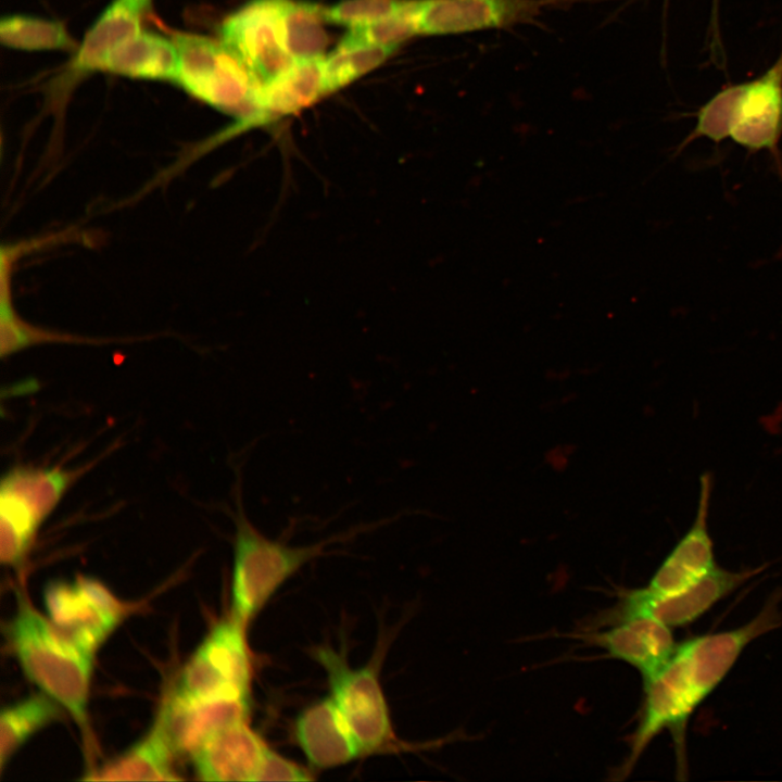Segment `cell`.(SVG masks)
<instances>
[{"label": "cell", "instance_id": "17", "mask_svg": "<svg viewBox=\"0 0 782 782\" xmlns=\"http://www.w3.org/2000/svg\"><path fill=\"white\" fill-rule=\"evenodd\" d=\"M295 737L308 762L317 769L342 766L362 755L331 697L301 712L295 722Z\"/></svg>", "mask_w": 782, "mask_h": 782}, {"label": "cell", "instance_id": "12", "mask_svg": "<svg viewBox=\"0 0 782 782\" xmlns=\"http://www.w3.org/2000/svg\"><path fill=\"white\" fill-rule=\"evenodd\" d=\"M577 0H418V35L445 36L538 24L546 9Z\"/></svg>", "mask_w": 782, "mask_h": 782}, {"label": "cell", "instance_id": "26", "mask_svg": "<svg viewBox=\"0 0 782 782\" xmlns=\"http://www.w3.org/2000/svg\"><path fill=\"white\" fill-rule=\"evenodd\" d=\"M417 4L418 0H411L409 4L395 15L370 25L349 29L338 46L399 48L402 42L418 35Z\"/></svg>", "mask_w": 782, "mask_h": 782}, {"label": "cell", "instance_id": "1", "mask_svg": "<svg viewBox=\"0 0 782 782\" xmlns=\"http://www.w3.org/2000/svg\"><path fill=\"white\" fill-rule=\"evenodd\" d=\"M781 592H774L746 623L677 643L668 660L643 680L636 726L627 737L628 753L609 779H627L654 739L672 737L677 778H688L686 729L691 716L719 686L743 651L756 639L782 626Z\"/></svg>", "mask_w": 782, "mask_h": 782}, {"label": "cell", "instance_id": "10", "mask_svg": "<svg viewBox=\"0 0 782 782\" xmlns=\"http://www.w3.org/2000/svg\"><path fill=\"white\" fill-rule=\"evenodd\" d=\"M43 603L49 620L93 655L125 617L122 602L104 584L83 576L49 583Z\"/></svg>", "mask_w": 782, "mask_h": 782}, {"label": "cell", "instance_id": "13", "mask_svg": "<svg viewBox=\"0 0 782 782\" xmlns=\"http://www.w3.org/2000/svg\"><path fill=\"white\" fill-rule=\"evenodd\" d=\"M564 636L603 649V657L630 665L640 672L642 680L658 671L677 645L670 627L645 616L595 629H577Z\"/></svg>", "mask_w": 782, "mask_h": 782}, {"label": "cell", "instance_id": "18", "mask_svg": "<svg viewBox=\"0 0 782 782\" xmlns=\"http://www.w3.org/2000/svg\"><path fill=\"white\" fill-rule=\"evenodd\" d=\"M176 755L168 735L156 718L150 731L121 756L86 775L90 781H176Z\"/></svg>", "mask_w": 782, "mask_h": 782}, {"label": "cell", "instance_id": "5", "mask_svg": "<svg viewBox=\"0 0 782 782\" xmlns=\"http://www.w3.org/2000/svg\"><path fill=\"white\" fill-rule=\"evenodd\" d=\"M79 470L16 466L0 483V559L16 567L25 559L36 534L61 502Z\"/></svg>", "mask_w": 782, "mask_h": 782}, {"label": "cell", "instance_id": "19", "mask_svg": "<svg viewBox=\"0 0 782 782\" xmlns=\"http://www.w3.org/2000/svg\"><path fill=\"white\" fill-rule=\"evenodd\" d=\"M104 71L130 78L176 83L179 54L173 39L141 29L113 51Z\"/></svg>", "mask_w": 782, "mask_h": 782}, {"label": "cell", "instance_id": "28", "mask_svg": "<svg viewBox=\"0 0 782 782\" xmlns=\"http://www.w3.org/2000/svg\"><path fill=\"white\" fill-rule=\"evenodd\" d=\"M311 772L299 764L266 748L254 781H311Z\"/></svg>", "mask_w": 782, "mask_h": 782}, {"label": "cell", "instance_id": "8", "mask_svg": "<svg viewBox=\"0 0 782 782\" xmlns=\"http://www.w3.org/2000/svg\"><path fill=\"white\" fill-rule=\"evenodd\" d=\"M240 620L218 621L186 664L171 695L185 701L249 699L251 661Z\"/></svg>", "mask_w": 782, "mask_h": 782}, {"label": "cell", "instance_id": "22", "mask_svg": "<svg viewBox=\"0 0 782 782\" xmlns=\"http://www.w3.org/2000/svg\"><path fill=\"white\" fill-rule=\"evenodd\" d=\"M61 706L45 693L8 705L0 716V768L37 732L60 718Z\"/></svg>", "mask_w": 782, "mask_h": 782}, {"label": "cell", "instance_id": "14", "mask_svg": "<svg viewBox=\"0 0 782 782\" xmlns=\"http://www.w3.org/2000/svg\"><path fill=\"white\" fill-rule=\"evenodd\" d=\"M711 477L705 472L699 479V495L695 518L645 585L659 594H672L699 581L718 567L714 542L708 530Z\"/></svg>", "mask_w": 782, "mask_h": 782}, {"label": "cell", "instance_id": "29", "mask_svg": "<svg viewBox=\"0 0 782 782\" xmlns=\"http://www.w3.org/2000/svg\"><path fill=\"white\" fill-rule=\"evenodd\" d=\"M124 1H126L128 4H130L133 8H135L140 13L142 11H146L149 8L150 2H151V0H124Z\"/></svg>", "mask_w": 782, "mask_h": 782}, {"label": "cell", "instance_id": "21", "mask_svg": "<svg viewBox=\"0 0 782 782\" xmlns=\"http://www.w3.org/2000/svg\"><path fill=\"white\" fill-rule=\"evenodd\" d=\"M139 14L126 1L114 0L87 31L71 68L78 74L104 71L113 51L141 30Z\"/></svg>", "mask_w": 782, "mask_h": 782}, {"label": "cell", "instance_id": "24", "mask_svg": "<svg viewBox=\"0 0 782 782\" xmlns=\"http://www.w3.org/2000/svg\"><path fill=\"white\" fill-rule=\"evenodd\" d=\"M2 45L20 50H68L75 47L62 23L29 15H10L1 20Z\"/></svg>", "mask_w": 782, "mask_h": 782}, {"label": "cell", "instance_id": "23", "mask_svg": "<svg viewBox=\"0 0 782 782\" xmlns=\"http://www.w3.org/2000/svg\"><path fill=\"white\" fill-rule=\"evenodd\" d=\"M285 47L293 60L323 55L329 38L324 8L304 0H280Z\"/></svg>", "mask_w": 782, "mask_h": 782}, {"label": "cell", "instance_id": "27", "mask_svg": "<svg viewBox=\"0 0 782 782\" xmlns=\"http://www.w3.org/2000/svg\"><path fill=\"white\" fill-rule=\"evenodd\" d=\"M411 0H341L324 8L328 24L349 29L374 24L403 11Z\"/></svg>", "mask_w": 782, "mask_h": 782}, {"label": "cell", "instance_id": "4", "mask_svg": "<svg viewBox=\"0 0 782 782\" xmlns=\"http://www.w3.org/2000/svg\"><path fill=\"white\" fill-rule=\"evenodd\" d=\"M234 521L231 615L247 626L275 592L331 541L291 546L272 540L253 526L240 502Z\"/></svg>", "mask_w": 782, "mask_h": 782}, {"label": "cell", "instance_id": "15", "mask_svg": "<svg viewBox=\"0 0 782 782\" xmlns=\"http://www.w3.org/2000/svg\"><path fill=\"white\" fill-rule=\"evenodd\" d=\"M249 699L185 701L169 695L156 718L177 754L195 752L225 727L247 720Z\"/></svg>", "mask_w": 782, "mask_h": 782}, {"label": "cell", "instance_id": "2", "mask_svg": "<svg viewBox=\"0 0 782 782\" xmlns=\"http://www.w3.org/2000/svg\"><path fill=\"white\" fill-rule=\"evenodd\" d=\"M5 629L11 652L27 679L86 731L94 655L62 633L23 596Z\"/></svg>", "mask_w": 782, "mask_h": 782}, {"label": "cell", "instance_id": "25", "mask_svg": "<svg viewBox=\"0 0 782 782\" xmlns=\"http://www.w3.org/2000/svg\"><path fill=\"white\" fill-rule=\"evenodd\" d=\"M395 47L354 46L337 48L325 56L327 94L337 91L384 63Z\"/></svg>", "mask_w": 782, "mask_h": 782}, {"label": "cell", "instance_id": "9", "mask_svg": "<svg viewBox=\"0 0 782 782\" xmlns=\"http://www.w3.org/2000/svg\"><path fill=\"white\" fill-rule=\"evenodd\" d=\"M325 669L331 698L355 737L362 755L382 752L395 741L386 697L373 667L352 668L331 647L313 651Z\"/></svg>", "mask_w": 782, "mask_h": 782}, {"label": "cell", "instance_id": "6", "mask_svg": "<svg viewBox=\"0 0 782 782\" xmlns=\"http://www.w3.org/2000/svg\"><path fill=\"white\" fill-rule=\"evenodd\" d=\"M179 54V84L191 96L216 109L261 119L258 85L239 59L220 40L178 34L173 38Z\"/></svg>", "mask_w": 782, "mask_h": 782}, {"label": "cell", "instance_id": "16", "mask_svg": "<svg viewBox=\"0 0 782 782\" xmlns=\"http://www.w3.org/2000/svg\"><path fill=\"white\" fill-rule=\"evenodd\" d=\"M268 746L245 720L229 724L190 756L203 781H254Z\"/></svg>", "mask_w": 782, "mask_h": 782}, {"label": "cell", "instance_id": "11", "mask_svg": "<svg viewBox=\"0 0 782 782\" xmlns=\"http://www.w3.org/2000/svg\"><path fill=\"white\" fill-rule=\"evenodd\" d=\"M219 38L258 87L275 79L294 61L283 42L280 0L247 2L224 20Z\"/></svg>", "mask_w": 782, "mask_h": 782}, {"label": "cell", "instance_id": "7", "mask_svg": "<svg viewBox=\"0 0 782 782\" xmlns=\"http://www.w3.org/2000/svg\"><path fill=\"white\" fill-rule=\"evenodd\" d=\"M765 568L733 571L718 566L699 581L672 594L655 593L646 586L619 589L610 607L585 618L578 628H601L636 616L654 618L671 629L685 627Z\"/></svg>", "mask_w": 782, "mask_h": 782}, {"label": "cell", "instance_id": "3", "mask_svg": "<svg viewBox=\"0 0 782 782\" xmlns=\"http://www.w3.org/2000/svg\"><path fill=\"white\" fill-rule=\"evenodd\" d=\"M716 143L731 138L751 152L768 150L779 160L782 137V52L760 76L730 85L696 113L684 144L697 138Z\"/></svg>", "mask_w": 782, "mask_h": 782}, {"label": "cell", "instance_id": "20", "mask_svg": "<svg viewBox=\"0 0 782 782\" xmlns=\"http://www.w3.org/2000/svg\"><path fill=\"white\" fill-rule=\"evenodd\" d=\"M325 56L298 59L275 79L258 87L257 101L265 115L287 114L326 96Z\"/></svg>", "mask_w": 782, "mask_h": 782}]
</instances>
